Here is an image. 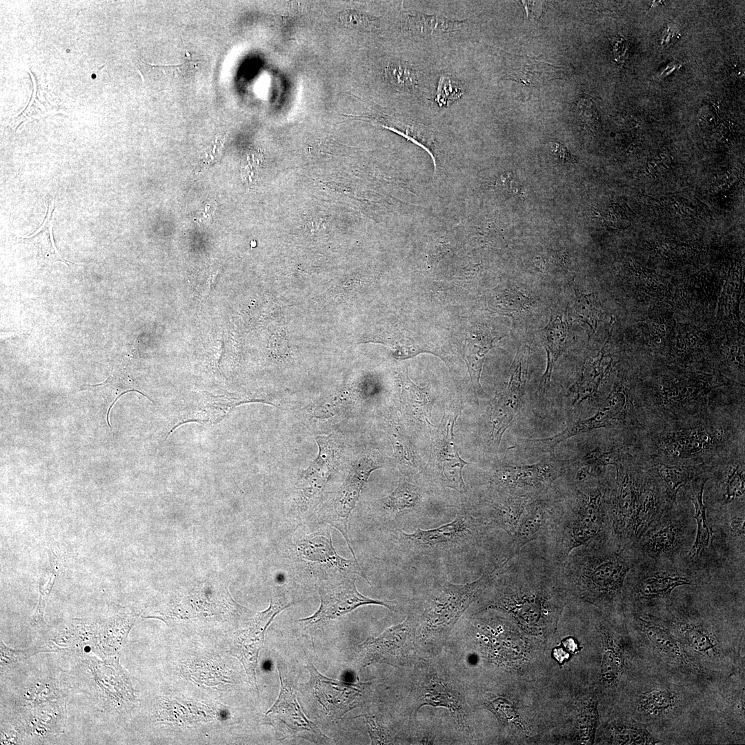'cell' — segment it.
I'll return each mask as SVG.
<instances>
[{
    "instance_id": "28",
    "label": "cell",
    "mask_w": 745,
    "mask_h": 745,
    "mask_svg": "<svg viewBox=\"0 0 745 745\" xmlns=\"http://www.w3.org/2000/svg\"><path fill=\"white\" fill-rule=\"evenodd\" d=\"M655 472L665 487L666 495L674 503L680 488L703 472L701 465L678 464L670 465L657 463Z\"/></svg>"
},
{
    "instance_id": "31",
    "label": "cell",
    "mask_w": 745,
    "mask_h": 745,
    "mask_svg": "<svg viewBox=\"0 0 745 745\" xmlns=\"http://www.w3.org/2000/svg\"><path fill=\"white\" fill-rule=\"evenodd\" d=\"M681 531L676 523L663 522L655 526L646 540V550L653 556L670 553L680 542Z\"/></svg>"
},
{
    "instance_id": "17",
    "label": "cell",
    "mask_w": 745,
    "mask_h": 745,
    "mask_svg": "<svg viewBox=\"0 0 745 745\" xmlns=\"http://www.w3.org/2000/svg\"><path fill=\"white\" fill-rule=\"evenodd\" d=\"M414 696L415 706L412 713H415L421 706L426 705L443 707L449 711L459 725L464 724L466 711L464 697L459 688L452 682L437 675L430 676L417 687Z\"/></svg>"
},
{
    "instance_id": "8",
    "label": "cell",
    "mask_w": 745,
    "mask_h": 745,
    "mask_svg": "<svg viewBox=\"0 0 745 745\" xmlns=\"http://www.w3.org/2000/svg\"><path fill=\"white\" fill-rule=\"evenodd\" d=\"M419 613L412 612L400 624L386 629L376 637H369L358 646L361 667L372 664L408 666L417 658L416 631Z\"/></svg>"
},
{
    "instance_id": "21",
    "label": "cell",
    "mask_w": 745,
    "mask_h": 745,
    "mask_svg": "<svg viewBox=\"0 0 745 745\" xmlns=\"http://www.w3.org/2000/svg\"><path fill=\"white\" fill-rule=\"evenodd\" d=\"M423 496L419 488L400 476L395 489L379 501L381 510L390 519L402 521L409 515L419 510Z\"/></svg>"
},
{
    "instance_id": "39",
    "label": "cell",
    "mask_w": 745,
    "mask_h": 745,
    "mask_svg": "<svg viewBox=\"0 0 745 745\" xmlns=\"http://www.w3.org/2000/svg\"><path fill=\"white\" fill-rule=\"evenodd\" d=\"M679 636L687 644L699 653H706L715 647L709 635L697 626L680 624L678 626Z\"/></svg>"
},
{
    "instance_id": "32",
    "label": "cell",
    "mask_w": 745,
    "mask_h": 745,
    "mask_svg": "<svg viewBox=\"0 0 745 745\" xmlns=\"http://www.w3.org/2000/svg\"><path fill=\"white\" fill-rule=\"evenodd\" d=\"M464 21L451 20L437 14L424 13L406 16V27L413 34L421 36L437 32H447L458 29Z\"/></svg>"
},
{
    "instance_id": "51",
    "label": "cell",
    "mask_w": 745,
    "mask_h": 745,
    "mask_svg": "<svg viewBox=\"0 0 745 745\" xmlns=\"http://www.w3.org/2000/svg\"><path fill=\"white\" fill-rule=\"evenodd\" d=\"M26 654L25 651H16L11 650L6 647L4 644L1 642V665L2 666H11L19 659V657L25 656Z\"/></svg>"
},
{
    "instance_id": "29",
    "label": "cell",
    "mask_w": 745,
    "mask_h": 745,
    "mask_svg": "<svg viewBox=\"0 0 745 745\" xmlns=\"http://www.w3.org/2000/svg\"><path fill=\"white\" fill-rule=\"evenodd\" d=\"M602 360L603 357H597L585 362L579 378L570 389L574 395L573 404L580 403L597 393L599 385L609 368V366L603 365Z\"/></svg>"
},
{
    "instance_id": "14",
    "label": "cell",
    "mask_w": 745,
    "mask_h": 745,
    "mask_svg": "<svg viewBox=\"0 0 745 745\" xmlns=\"http://www.w3.org/2000/svg\"><path fill=\"white\" fill-rule=\"evenodd\" d=\"M292 604L282 596L271 595L269 607L255 615L235 637L232 653L242 662L250 682L255 686L257 659L265 631L274 617Z\"/></svg>"
},
{
    "instance_id": "53",
    "label": "cell",
    "mask_w": 745,
    "mask_h": 745,
    "mask_svg": "<svg viewBox=\"0 0 745 745\" xmlns=\"http://www.w3.org/2000/svg\"><path fill=\"white\" fill-rule=\"evenodd\" d=\"M731 530L739 536H744V517L736 516L731 521Z\"/></svg>"
},
{
    "instance_id": "43",
    "label": "cell",
    "mask_w": 745,
    "mask_h": 745,
    "mask_svg": "<svg viewBox=\"0 0 745 745\" xmlns=\"http://www.w3.org/2000/svg\"><path fill=\"white\" fill-rule=\"evenodd\" d=\"M615 738V743L619 744H655L659 742L646 729L637 726H628L617 730Z\"/></svg>"
},
{
    "instance_id": "27",
    "label": "cell",
    "mask_w": 745,
    "mask_h": 745,
    "mask_svg": "<svg viewBox=\"0 0 745 745\" xmlns=\"http://www.w3.org/2000/svg\"><path fill=\"white\" fill-rule=\"evenodd\" d=\"M402 388V401L409 411L416 417L433 426L431 415L434 397L427 388L416 386L409 378L407 370L400 373Z\"/></svg>"
},
{
    "instance_id": "22",
    "label": "cell",
    "mask_w": 745,
    "mask_h": 745,
    "mask_svg": "<svg viewBox=\"0 0 745 745\" xmlns=\"http://www.w3.org/2000/svg\"><path fill=\"white\" fill-rule=\"evenodd\" d=\"M319 447L317 457L302 473L301 484L307 493L315 494L325 485L332 470L336 448L330 437L316 438Z\"/></svg>"
},
{
    "instance_id": "9",
    "label": "cell",
    "mask_w": 745,
    "mask_h": 745,
    "mask_svg": "<svg viewBox=\"0 0 745 745\" xmlns=\"http://www.w3.org/2000/svg\"><path fill=\"white\" fill-rule=\"evenodd\" d=\"M723 430L701 423L688 428L663 432L656 438L657 455L668 459H698L722 447Z\"/></svg>"
},
{
    "instance_id": "12",
    "label": "cell",
    "mask_w": 745,
    "mask_h": 745,
    "mask_svg": "<svg viewBox=\"0 0 745 745\" xmlns=\"http://www.w3.org/2000/svg\"><path fill=\"white\" fill-rule=\"evenodd\" d=\"M526 355L525 349H519L510 366V375L506 386L497 393L492 400L490 443L495 448L499 447L504 433L521 407L526 382L524 363Z\"/></svg>"
},
{
    "instance_id": "15",
    "label": "cell",
    "mask_w": 745,
    "mask_h": 745,
    "mask_svg": "<svg viewBox=\"0 0 745 745\" xmlns=\"http://www.w3.org/2000/svg\"><path fill=\"white\" fill-rule=\"evenodd\" d=\"M280 692L272 707L266 713V719L272 725L283 738L300 733L315 735L319 739H327L324 734L303 713L297 698L296 688L279 674Z\"/></svg>"
},
{
    "instance_id": "41",
    "label": "cell",
    "mask_w": 745,
    "mask_h": 745,
    "mask_svg": "<svg viewBox=\"0 0 745 745\" xmlns=\"http://www.w3.org/2000/svg\"><path fill=\"white\" fill-rule=\"evenodd\" d=\"M627 455L619 449L611 448L607 451L595 449L585 455L581 459L582 463L589 465L597 473L599 469L608 465L616 466Z\"/></svg>"
},
{
    "instance_id": "10",
    "label": "cell",
    "mask_w": 745,
    "mask_h": 745,
    "mask_svg": "<svg viewBox=\"0 0 745 745\" xmlns=\"http://www.w3.org/2000/svg\"><path fill=\"white\" fill-rule=\"evenodd\" d=\"M458 415L443 419L433 436L427 471L438 484L464 493L466 486L463 469L468 462L460 457L454 439L453 428Z\"/></svg>"
},
{
    "instance_id": "48",
    "label": "cell",
    "mask_w": 745,
    "mask_h": 745,
    "mask_svg": "<svg viewBox=\"0 0 745 745\" xmlns=\"http://www.w3.org/2000/svg\"><path fill=\"white\" fill-rule=\"evenodd\" d=\"M372 744H392L393 737L383 725L373 716H365Z\"/></svg>"
},
{
    "instance_id": "23",
    "label": "cell",
    "mask_w": 745,
    "mask_h": 745,
    "mask_svg": "<svg viewBox=\"0 0 745 745\" xmlns=\"http://www.w3.org/2000/svg\"><path fill=\"white\" fill-rule=\"evenodd\" d=\"M27 717V731L38 739L49 737L62 731L66 719L65 703L37 706Z\"/></svg>"
},
{
    "instance_id": "49",
    "label": "cell",
    "mask_w": 745,
    "mask_h": 745,
    "mask_svg": "<svg viewBox=\"0 0 745 745\" xmlns=\"http://www.w3.org/2000/svg\"><path fill=\"white\" fill-rule=\"evenodd\" d=\"M392 355L397 359H406L412 358L419 353L428 352L434 354L431 350L420 346H397L391 348ZM435 355V354H434Z\"/></svg>"
},
{
    "instance_id": "25",
    "label": "cell",
    "mask_w": 745,
    "mask_h": 745,
    "mask_svg": "<svg viewBox=\"0 0 745 745\" xmlns=\"http://www.w3.org/2000/svg\"><path fill=\"white\" fill-rule=\"evenodd\" d=\"M699 475L691 480L688 488V497L695 507L694 518L697 526L695 540L691 552L692 557L698 556L704 548L708 546L711 536L703 501V492L708 477Z\"/></svg>"
},
{
    "instance_id": "26",
    "label": "cell",
    "mask_w": 745,
    "mask_h": 745,
    "mask_svg": "<svg viewBox=\"0 0 745 745\" xmlns=\"http://www.w3.org/2000/svg\"><path fill=\"white\" fill-rule=\"evenodd\" d=\"M560 69L557 66L535 59L522 57L514 61L509 76L515 81L526 85H537L554 78H558Z\"/></svg>"
},
{
    "instance_id": "7",
    "label": "cell",
    "mask_w": 745,
    "mask_h": 745,
    "mask_svg": "<svg viewBox=\"0 0 745 745\" xmlns=\"http://www.w3.org/2000/svg\"><path fill=\"white\" fill-rule=\"evenodd\" d=\"M615 482L607 488L605 530L622 548L630 541L636 499L644 475L627 454L616 466Z\"/></svg>"
},
{
    "instance_id": "38",
    "label": "cell",
    "mask_w": 745,
    "mask_h": 745,
    "mask_svg": "<svg viewBox=\"0 0 745 745\" xmlns=\"http://www.w3.org/2000/svg\"><path fill=\"white\" fill-rule=\"evenodd\" d=\"M623 666V659L619 648L608 641L606 644L602 661L601 675L603 680L611 684L614 682L621 674Z\"/></svg>"
},
{
    "instance_id": "40",
    "label": "cell",
    "mask_w": 745,
    "mask_h": 745,
    "mask_svg": "<svg viewBox=\"0 0 745 745\" xmlns=\"http://www.w3.org/2000/svg\"><path fill=\"white\" fill-rule=\"evenodd\" d=\"M575 299L573 306V322L578 321L588 326L590 330L595 328V308L592 295L581 292L574 288Z\"/></svg>"
},
{
    "instance_id": "2",
    "label": "cell",
    "mask_w": 745,
    "mask_h": 745,
    "mask_svg": "<svg viewBox=\"0 0 745 745\" xmlns=\"http://www.w3.org/2000/svg\"><path fill=\"white\" fill-rule=\"evenodd\" d=\"M633 565L626 548L604 530L570 553L560 564V575L567 594L607 606L619 598Z\"/></svg>"
},
{
    "instance_id": "20",
    "label": "cell",
    "mask_w": 745,
    "mask_h": 745,
    "mask_svg": "<svg viewBox=\"0 0 745 745\" xmlns=\"http://www.w3.org/2000/svg\"><path fill=\"white\" fill-rule=\"evenodd\" d=\"M660 502L659 487L657 482L644 475L635 505L630 541L639 538L646 533L657 515Z\"/></svg>"
},
{
    "instance_id": "5",
    "label": "cell",
    "mask_w": 745,
    "mask_h": 745,
    "mask_svg": "<svg viewBox=\"0 0 745 745\" xmlns=\"http://www.w3.org/2000/svg\"><path fill=\"white\" fill-rule=\"evenodd\" d=\"M462 584L445 581L434 588L419 613L416 644L429 653L441 648L459 619L490 583L497 569Z\"/></svg>"
},
{
    "instance_id": "46",
    "label": "cell",
    "mask_w": 745,
    "mask_h": 745,
    "mask_svg": "<svg viewBox=\"0 0 745 745\" xmlns=\"http://www.w3.org/2000/svg\"><path fill=\"white\" fill-rule=\"evenodd\" d=\"M463 93V89L457 81L442 77L439 82L436 100L440 106L446 105L460 97Z\"/></svg>"
},
{
    "instance_id": "6",
    "label": "cell",
    "mask_w": 745,
    "mask_h": 745,
    "mask_svg": "<svg viewBox=\"0 0 745 745\" xmlns=\"http://www.w3.org/2000/svg\"><path fill=\"white\" fill-rule=\"evenodd\" d=\"M573 460H560L551 453L539 462L524 465H500L488 474L487 493L530 497L546 495L555 482L564 477Z\"/></svg>"
},
{
    "instance_id": "37",
    "label": "cell",
    "mask_w": 745,
    "mask_h": 745,
    "mask_svg": "<svg viewBox=\"0 0 745 745\" xmlns=\"http://www.w3.org/2000/svg\"><path fill=\"white\" fill-rule=\"evenodd\" d=\"M387 82L399 91L413 90L417 85V74L410 66L403 63H395L384 69Z\"/></svg>"
},
{
    "instance_id": "13",
    "label": "cell",
    "mask_w": 745,
    "mask_h": 745,
    "mask_svg": "<svg viewBox=\"0 0 745 745\" xmlns=\"http://www.w3.org/2000/svg\"><path fill=\"white\" fill-rule=\"evenodd\" d=\"M310 675L313 695L326 715L332 720L340 719L357 707L369 689V683L348 684L322 675L312 666H306Z\"/></svg>"
},
{
    "instance_id": "16",
    "label": "cell",
    "mask_w": 745,
    "mask_h": 745,
    "mask_svg": "<svg viewBox=\"0 0 745 745\" xmlns=\"http://www.w3.org/2000/svg\"><path fill=\"white\" fill-rule=\"evenodd\" d=\"M383 464L381 455L375 451L361 454L352 464L335 501V511L339 517L336 524L342 526L341 531L344 537H348L346 524L348 517L359 499L365 483L370 473L383 467Z\"/></svg>"
},
{
    "instance_id": "52",
    "label": "cell",
    "mask_w": 745,
    "mask_h": 745,
    "mask_svg": "<svg viewBox=\"0 0 745 745\" xmlns=\"http://www.w3.org/2000/svg\"><path fill=\"white\" fill-rule=\"evenodd\" d=\"M613 55L618 62H624L627 57L628 43L622 37L613 38Z\"/></svg>"
},
{
    "instance_id": "3",
    "label": "cell",
    "mask_w": 745,
    "mask_h": 745,
    "mask_svg": "<svg viewBox=\"0 0 745 745\" xmlns=\"http://www.w3.org/2000/svg\"><path fill=\"white\" fill-rule=\"evenodd\" d=\"M397 533L402 548L419 555H484L498 566L509 559L503 537L486 524L474 506L461 507L453 521L439 527Z\"/></svg>"
},
{
    "instance_id": "44",
    "label": "cell",
    "mask_w": 745,
    "mask_h": 745,
    "mask_svg": "<svg viewBox=\"0 0 745 745\" xmlns=\"http://www.w3.org/2000/svg\"><path fill=\"white\" fill-rule=\"evenodd\" d=\"M484 704L504 724H514L523 729L515 708L511 702L503 697L485 701Z\"/></svg>"
},
{
    "instance_id": "35",
    "label": "cell",
    "mask_w": 745,
    "mask_h": 745,
    "mask_svg": "<svg viewBox=\"0 0 745 745\" xmlns=\"http://www.w3.org/2000/svg\"><path fill=\"white\" fill-rule=\"evenodd\" d=\"M390 441L393 445L397 467L404 476L411 477L417 473L414 453L408 437L401 430L398 421H390Z\"/></svg>"
},
{
    "instance_id": "30",
    "label": "cell",
    "mask_w": 745,
    "mask_h": 745,
    "mask_svg": "<svg viewBox=\"0 0 745 745\" xmlns=\"http://www.w3.org/2000/svg\"><path fill=\"white\" fill-rule=\"evenodd\" d=\"M640 625L645 635L656 648L682 663L689 664L695 668H697L696 662L693 660V659L688 655L682 644L669 632L659 626L652 624L642 619H640Z\"/></svg>"
},
{
    "instance_id": "1",
    "label": "cell",
    "mask_w": 745,
    "mask_h": 745,
    "mask_svg": "<svg viewBox=\"0 0 745 745\" xmlns=\"http://www.w3.org/2000/svg\"><path fill=\"white\" fill-rule=\"evenodd\" d=\"M566 595L560 564L546 555L540 542H533L497 568L480 596L481 609H499L536 627L556 619Z\"/></svg>"
},
{
    "instance_id": "42",
    "label": "cell",
    "mask_w": 745,
    "mask_h": 745,
    "mask_svg": "<svg viewBox=\"0 0 745 745\" xmlns=\"http://www.w3.org/2000/svg\"><path fill=\"white\" fill-rule=\"evenodd\" d=\"M744 470L740 464L733 466L726 476L724 486L725 502H731L744 495Z\"/></svg>"
},
{
    "instance_id": "45",
    "label": "cell",
    "mask_w": 745,
    "mask_h": 745,
    "mask_svg": "<svg viewBox=\"0 0 745 745\" xmlns=\"http://www.w3.org/2000/svg\"><path fill=\"white\" fill-rule=\"evenodd\" d=\"M597 722V702L592 700L584 708L580 723L582 736L587 744L593 743Z\"/></svg>"
},
{
    "instance_id": "33",
    "label": "cell",
    "mask_w": 745,
    "mask_h": 745,
    "mask_svg": "<svg viewBox=\"0 0 745 745\" xmlns=\"http://www.w3.org/2000/svg\"><path fill=\"white\" fill-rule=\"evenodd\" d=\"M691 581L683 576L667 572H658L645 577L638 586V593L644 598H657L668 595L676 587L688 585Z\"/></svg>"
},
{
    "instance_id": "50",
    "label": "cell",
    "mask_w": 745,
    "mask_h": 745,
    "mask_svg": "<svg viewBox=\"0 0 745 745\" xmlns=\"http://www.w3.org/2000/svg\"><path fill=\"white\" fill-rule=\"evenodd\" d=\"M548 146L550 154L559 161L564 163H576L575 157L560 143L551 141Z\"/></svg>"
},
{
    "instance_id": "18",
    "label": "cell",
    "mask_w": 745,
    "mask_h": 745,
    "mask_svg": "<svg viewBox=\"0 0 745 745\" xmlns=\"http://www.w3.org/2000/svg\"><path fill=\"white\" fill-rule=\"evenodd\" d=\"M570 324L562 315H553L542 330L541 343L546 353V367L541 378L538 391L544 394L549 387L555 363L562 354L568 337Z\"/></svg>"
},
{
    "instance_id": "24",
    "label": "cell",
    "mask_w": 745,
    "mask_h": 745,
    "mask_svg": "<svg viewBox=\"0 0 745 745\" xmlns=\"http://www.w3.org/2000/svg\"><path fill=\"white\" fill-rule=\"evenodd\" d=\"M53 200L48 203L46 214L41 226L31 236L22 238V241L32 244L37 252V257L47 263L62 262L69 266L71 262L66 260L59 253L52 235L54 216Z\"/></svg>"
},
{
    "instance_id": "54",
    "label": "cell",
    "mask_w": 745,
    "mask_h": 745,
    "mask_svg": "<svg viewBox=\"0 0 745 745\" xmlns=\"http://www.w3.org/2000/svg\"><path fill=\"white\" fill-rule=\"evenodd\" d=\"M677 35V31L672 26H668L662 32V45L667 46L670 45L673 39H676Z\"/></svg>"
},
{
    "instance_id": "4",
    "label": "cell",
    "mask_w": 745,
    "mask_h": 745,
    "mask_svg": "<svg viewBox=\"0 0 745 745\" xmlns=\"http://www.w3.org/2000/svg\"><path fill=\"white\" fill-rule=\"evenodd\" d=\"M564 487L557 489L559 516L546 541L540 542L546 555L558 564L603 531L606 519L607 486L593 479L579 483L568 479Z\"/></svg>"
},
{
    "instance_id": "47",
    "label": "cell",
    "mask_w": 745,
    "mask_h": 745,
    "mask_svg": "<svg viewBox=\"0 0 745 745\" xmlns=\"http://www.w3.org/2000/svg\"><path fill=\"white\" fill-rule=\"evenodd\" d=\"M341 24L346 28L356 30H369L375 20L370 17L355 10H345L339 15Z\"/></svg>"
},
{
    "instance_id": "11",
    "label": "cell",
    "mask_w": 745,
    "mask_h": 745,
    "mask_svg": "<svg viewBox=\"0 0 745 745\" xmlns=\"http://www.w3.org/2000/svg\"><path fill=\"white\" fill-rule=\"evenodd\" d=\"M318 592L321 602L319 609L312 615L299 620L313 628L325 624L363 605H380L395 610L393 602L370 598L360 593L357 590L355 577H348L339 582L323 583L318 586Z\"/></svg>"
},
{
    "instance_id": "34",
    "label": "cell",
    "mask_w": 745,
    "mask_h": 745,
    "mask_svg": "<svg viewBox=\"0 0 745 745\" xmlns=\"http://www.w3.org/2000/svg\"><path fill=\"white\" fill-rule=\"evenodd\" d=\"M48 554L49 566L42 571L39 579V598L34 617V622L38 624L43 622V611L56 578L58 576L61 563L59 550L54 545H48Z\"/></svg>"
},
{
    "instance_id": "36",
    "label": "cell",
    "mask_w": 745,
    "mask_h": 745,
    "mask_svg": "<svg viewBox=\"0 0 745 745\" xmlns=\"http://www.w3.org/2000/svg\"><path fill=\"white\" fill-rule=\"evenodd\" d=\"M676 704V696L666 690H653L645 693L639 702L637 709L648 715H659L670 709Z\"/></svg>"
},
{
    "instance_id": "19",
    "label": "cell",
    "mask_w": 745,
    "mask_h": 745,
    "mask_svg": "<svg viewBox=\"0 0 745 745\" xmlns=\"http://www.w3.org/2000/svg\"><path fill=\"white\" fill-rule=\"evenodd\" d=\"M501 338L503 336L498 337L488 328L480 326L471 330L466 340L464 359L477 397L478 393L483 392L480 379L486 356L497 341Z\"/></svg>"
}]
</instances>
